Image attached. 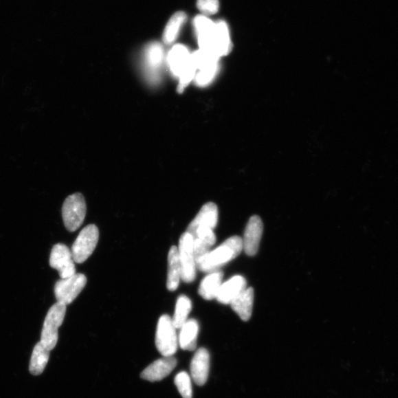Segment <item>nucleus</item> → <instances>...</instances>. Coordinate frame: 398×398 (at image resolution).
<instances>
[{"label":"nucleus","instance_id":"f257e3e1","mask_svg":"<svg viewBox=\"0 0 398 398\" xmlns=\"http://www.w3.org/2000/svg\"><path fill=\"white\" fill-rule=\"evenodd\" d=\"M194 27L201 50L220 58L228 55L232 49L230 28L224 20L213 22L205 15L194 19Z\"/></svg>","mask_w":398,"mask_h":398},{"label":"nucleus","instance_id":"f03ea898","mask_svg":"<svg viewBox=\"0 0 398 398\" xmlns=\"http://www.w3.org/2000/svg\"><path fill=\"white\" fill-rule=\"evenodd\" d=\"M242 250V239L231 237L199 260L197 262V268L203 272H217L223 265L236 258Z\"/></svg>","mask_w":398,"mask_h":398},{"label":"nucleus","instance_id":"7ed1b4c3","mask_svg":"<svg viewBox=\"0 0 398 398\" xmlns=\"http://www.w3.org/2000/svg\"><path fill=\"white\" fill-rule=\"evenodd\" d=\"M168 64L173 76L179 78V91H182L191 82L197 74L188 49L184 45L173 46L168 55Z\"/></svg>","mask_w":398,"mask_h":398},{"label":"nucleus","instance_id":"20e7f679","mask_svg":"<svg viewBox=\"0 0 398 398\" xmlns=\"http://www.w3.org/2000/svg\"><path fill=\"white\" fill-rule=\"evenodd\" d=\"M66 311L67 305L57 302L47 312L40 342L49 351L54 350L57 344L58 331L64 322Z\"/></svg>","mask_w":398,"mask_h":398},{"label":"nucleus","instance_id":"39448f33","mask_svg":"<svg viewBox=\"0 0 398 398\" xmlns=\"http://www.w3.org/2000/svg\"><path fill=\"white\" fill-rule=\"evenodd\" d=\"M176 330L170 316L162 315L157 324L155 343L163 357L173 356L177 351L179 340Z\"/></svg>","mask_w":398,"mask_h":398},{"label":"nucleus","instance_id":"423d86ee","mask_svg":"<svg viewBox=\"0 0 398 398\" xmlns=\"http://www.w3.org/2000/svg\"><path fill=\"white\" fill-rule=\"evenodd\" d=\"M86 201L80 192L68 197L63 203V218L66 229L75 232L82 225L86 217Z\"/></svg>","mask_w":398,"mask_h":398},{"label":"nucleus","instance_id":"0eeeda50","mask_svg":"<svg viewBox=\"0 0 398 398\" xmlns=\"http://www.w3.org/2000/svg\"><path fill=\"white\" fill-rule=\"evenodd\" d=\"M179 256L181 267V280L187 283L197 278V261L194 254L193 238L188 232L183 233L179 239Z\"/></svg>","mask_w":398,"mask_h":398},{"label":"nucleus","instance_id":"6e6552de","mask_svg":"<svg viewBox=\"0 0 398 398\" xmlns=\"http://www.w3.org/2000/svg\"><path fill=\"white\" fill-rule=\"evenodd\" d=\"M191 58L197 69V74L194 78L196 84L199 87L210 84L217 75L219 58L201 49L191 54Z\"/></svg>","mask_w":398,"mask_h":398},{"label":"nucleus","instance_id":"1a4fd4ad","mask_svg":"<svg viewBox=\"0 0 398 398\" xmlns=\"http://www.w3.org/2000/svg\"><path fill=\"white\" fill-rule=\"evenodd\" d=\"M98 240L99 230L94 224H90L81 230L71 250L75 263H85L93 253Z\"/></svg>","mask_w":398,"mask_h":398},{"label":"nucleus","instance_id":"9d476101","mask_svg":"<svg viewBox=\"0 0 398 398\" xmlns=\"http://www.w3.org/2000/svg\"><path fill=\"white\" fill-rule=\"evenodd\" d=\"M87 283L85 275L77 273L72 277L57 281L54 287L57 302L66 305L72 303L85 288Z\"/></svg>","mask_w":398,"mask_h":398},{"label":"nucleus","instance_id":"9b49d317","mask_svg":"<svg viewBox=\"0 0 398 398\" xmlns=\"http://www.w3.org/2000/svg\"><path fill=\"white\" fill-rule=\"evenodd\" d=\"M49 265L58 272L60 279L72 277L76 274L72 252L63 243H57L53 247L50 253Z\"/></svg>","mask_w":398,"mask_h":398},{"label":"nucleus","instance_id":"f8f14e48","mask_svg":"<svg viewBox=\"0 0 398 398\" xmlns=\"http://www.w3.org/2000/svg\"><path fill=\"white\" fill-rule=\"evenodd\" d=\"M164 58V49L160 44L154 43L147 46L144 54L145 69L148 79L153 84L159 80L160 69Z\"/></svg>","mask_w":398,"mask_h":398},{"label":"nucleus","instance_id":"ddd939ff","mask_svg":"<svg viewBox=\"0 0 398 398\" xmlns=\"http://www.w3.org/2000/svg\"><path fill=\"white\" fill-rule=\"evenodd\" d=\"M263 231V224L258 216H253L248 221L244 232L243 249L249 256H254L259 250Z\"/></svg>","mask_w":398,"mask_h":398},{"label":"nucleus","instance_id":"4468645a","mask_svg":"<svg viewBox=\"0 0 398 398\" xmlns=\"http://www.w3.org/2000/svg\"><path fill=\"white\" fill-rule=\"evenodd\" d=\"M219 221V210L215 203L209 202L206 203L197 216L189 224L187 232L192 236L201 228L215 229Z\"/></svg>","mask_w":398,"mask_h":398},{"label":"nucleus","instance_id":"2eb2a0df","mask_svg":"<svg viewBox=\"0 0 398 398\" xmlns=\"http://www.w3.org/2000/svg\"><path fill=\"white\" fill-rule=\"evenodd\" d=\"M177 361L173 356L163 357L162 359L153 362L141 373L142 379L151 382L164 379L175 369Z\"/></svg>","mask_w":398,"mask_h":398},{"label":"nucleus","instance_id":"dca6fc26","mask_svg":"<svg viewBox=\"0 0 398 398\" xmlns=\"http://www.w3.org/2000/svg\"><path fill=\"white\" fill-rule=\"evenodd\" d=\"M210 356L206 349H199L190 364V372L192 379L199 386L205 385L208 379Z\"/></svg>","mask_w":398,"mask_h":398},{"label":"nucleus","instance_id":"f3484780","mask_svg":"<svg viewBox=\"0 0 398 398\" xmlns=\"http://www.w3.org/2000/svg\"><path fill=\"white\" fill-rule=\"evenodd\" d=\"M246 289V280L238 275V276H234L221 284L217 300L222 304H230L234 298L238 297Z\"/></svg>","mask_w":398,"mask_h":398},{"label":"nucleus","instance_id":"a211bd4d","mask_svg":"<svg viewBox=\"0 0 398 398\" xmlns=\"http://www.w3.org/2000/svg\"><path fill=\"white\" fill-rule=\"evenodd\" d=\"M194 242V254L197 262L208 254L213 245L217 242V237L213 230L209 228L199 229L192 236Z\"/></svg>","mask_w":398,"mask_h":398},{"label":"nucleus","instance_id":"6ab92c4d","mask_svg":"<svg viewBox=\"0 0 398 398\" xmlns=\"http://www.w3.org/2000/svg\"><path fill=\"white\" fill-rule=\"evenodd\" d=\"M254 303V290L247 288L230 303L231 307L245 322L250 320Z\"/></svg>","mask_w":398,"mask_h":398},{"label":"nucleus","instance_id":"aec40b11","mask_svg":"<svg viewBox=\"0 0 398 398\" xmlns=\"http://www.w3.org/2000/svg\"><path fill=\"white\" fill-rule=\"evenodd\" d=\"M168 269L167 278V289L170 291H176L181 279V267L179 256V250L176 246H173L169 251Z\"/></svg>","mask_w":398,"mask_h":398},{"label":"nucleus","instance_id":"412c9836","mask_svg":"<svg viewBox=\"0 0 398 398\" xmlns=\"http://www.w3.org/2000/svg\"><path fill=\"white\" fill-rule=\"evenodd\" d=\"M179 345L184 351H193L197 349L199 325L197 320H188L180 329Z\"/></svg>","mask_w":398,"mask_h":398},{"label":"nucleus","instance_id":"4be33fe9","mask_svg":"<svg viewBox=\"0 0 398 398\" xmlns=\"http://www.w3.org/2000/svg\"><path fill=\"white\" fill-rule=\"evenodd\" d=\"M222 280L223 273L221 272H211L201 281L199 289V295L207 300L217 299Z\"/></svg>","mask_w":398,"mask_h":398},{"label":"nucleus","instance_id":"5701e85b","mask_svg":"<svg viewBox=\"0 0 398 398\" xmlns=\"http://www.w3.org/2000/svg\"><path fill=\"white\" fill-rule=\"evenodd\" d=\"M49 352L42 343L36 344L30 360V373L38 375L43 373L49 361Z\"/></svg>","mask_w":398,"mask_h":398},{"label":"nucleus","instance_id":"b1692460","mask_svg":"<svg viewBox=\"0 0 398 398\" xmlns=\"http://www.w3.org/2000/svg\"><path fill=\"white\" fill-rule=\"evenodd\" d=\"M187 15L179 12L173 14L166 25L163 40L167 45L175 43L180 32L182 25L186 22Z\"/></svg>","mask_w":398,"mask_h":398},{"label":"nucleus","instance_id":"393cba45","mask_svg":"<svg viewBox=\"0 0 398 398\" xmlns=\"http://www.w3.org/2000/svg\"><path fill=\"white\" fill-rule=\"evenodd\" d=\"M192 310V302L186 295L179 296L175 309V315L172 318L173 324L176 329H180L188 321V315Z\"/></svg>","mask_w":398,"mask_h":398},{"label":"nucleus","instance_id":"a878e982","mask_svg":"<svg viewBox=\"0 0 398 398\" xmlns=\"http://www.w3.org/2000/svg\"><path fill=\"white\" fill-rule=\"evenodd\" d=\"M175 382L183 398H192L191 379L186 372L178 373L175 377Z\"/></svg>","mask_w":398,"mask_h":398},{"label":"nucleus","instance_id":"bb28decb","mask_svg":"<svg viewBox=\"0 0 398 398\" xmlns=\"http://www.w3.org/2000/svg\"><path fill=\"white\" fill-rule=\"evenodd\" d=\"M197 5L202 15L211 16L218 13L219 0H197Z\"/></svg>","mask_w":398,"mask_h":398}]
</instances>
